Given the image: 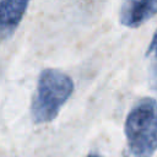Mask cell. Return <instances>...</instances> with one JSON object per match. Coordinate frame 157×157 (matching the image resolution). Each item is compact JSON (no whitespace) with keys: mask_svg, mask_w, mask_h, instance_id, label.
Here are the masks:
<instances>
[{"mask_svg":"<svg viewBox=\"0 0 157 157\" xmlns=\"http://www.w3.org/2000/svg\"><path fill=\"white\" fill-rule=\"evenodd\" d=\"M125 157H152L157 151V102L145 97L126 115Z\"/></svg>","mask_w":157,"mask_h":157,"instance_id":"obj_1","label":"cell"},{"mask_svg":"<svg viewBox=\"0 0 157 157\" xmlns=\"http://www.w3.org/2000/svg\"><path fill=\"white\" fill-rule=\"evenodd\" d=\"M74 92V82L69 75L56 69H44L37 81L31 103V115L36 124L54 120Z\"/></svg>","mask_w":157,"mask_h":157,"instance_id":"obj_2","label":"cell"},{"mask_svg":"<svg viewBox=\"0 0 157 157\" xmlns=\"http://www.w3.org/2000/svg\"><path fill=\"white\" fill-rule=\"evenodd\" d=\"M157 13V0H128L121 5L120 23L135 28Z\"/></svg>","mask_w":157,"mask_h":157,"instance_id":"obj_3","label":"cell"},{"mask_svg":"<svg viewBox=\"0 0 157 157\" xmlns=\"http://www.w3.org/2000/svg\"><path fill=\"white\" fill-rule=\"evenodd\" d=\"M28 7V1H0V43L10 38L17 29Z\"/></svg>","mask_w":157,"mask_h":157,"instance_id":"obj_4","label":"cell"},{"mask_svg":"<svg viewBox=\"0 0 157 157\" xmlns=\"http://www.w3.org/2000/svg\"><path fill=\"white\" fill-rule=\"evenodd\" d=\"M150 83H151L153 91L157 93V58H155V61L150 70Z\"/></svg>","mask_w":157,"mask_h":157,"instance_id":"obj_5","label":"cell"},{"mask_svg":"<svg viewBox=\"0 0 157 157\" xmlns=\"http://www.w3.org/2000/svg\"><path fill=\"white\" fill-rule=\"evenodd\" d=\"M150 55H155V58H157V29L151 39V43L146 50V56H150Z\"/></svg>","mask_w":157,"mask_h":157,"instance_id":"obj_6","label":"cell"},{"mask_svg":"<svg viewBox=\"0 0 157 157\" xmlns=\"http://www.w3.org/2000/svg\"><path fill=\"white\" fill-rule=\"evenodd\" d=\"M87 157H99V156L98 155H88Z\"/></svg>","mask_w":157,"mask_h":157,"instance_id":"obj_7","label":"cell"}]
</instances>
